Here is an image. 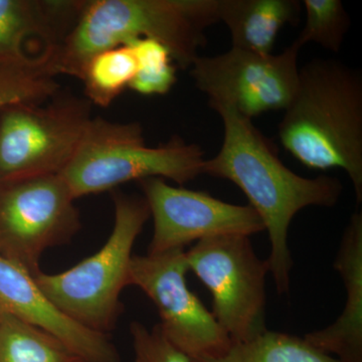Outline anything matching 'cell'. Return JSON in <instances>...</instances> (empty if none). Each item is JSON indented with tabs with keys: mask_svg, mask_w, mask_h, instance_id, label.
I'll list each match as a JSON object with an SVG mask.
<instances>
[{
	"mask_svg": "<svg viewBox=\"0 0 362 362\" xmlns=\"http://www.w3.org/2000/svg\"><path fill=\"white\" fill-rule=\"evenodd\" d=\"M223 124L221 150L204 159L202 173L235 183L246 194L268 233L269 270L280 295L289 294L293 259L288 232L294 216L308 206H337L341 181L328 175L303 177L293 173L251 119L225 105H211Z\"/></svg>",
	"mask_w": 362,
	"mask_h": 362,
	"instance_id": "1",
	"label": "cell"
},
{
	"mask_svg": "<svg viewBox=\"0 0 362 362\" xmlns=\"http://www.w3.org/2000/svg\"><path fill=\"white\" fill-rule=\"evenodd\" d=\"M284 111L278 136L285 150L306 168L344 170L361 204V71L339 59H311Z\"/></svg>",
	"mask_w": 362,
	"mask_h": 362,
	"instance_id": "2",
	"label": "cell"
},
{
	"mask_svg": "<svg viewBox=\"0 0 362 362\" xmlns=\"http://www.w3.org/2000/svg\"><path fill=\"white\" fill-rule=\"evenodd\" d=\"M218 7L220 0H84L54 52L58 75L80 80L94 54L140 39L160 42L178 68L190 69L220 23Z\"/></svg>",
	"mask_w": 362,
	"mask_h": 362,
	"instance_id": "3",
	"label": "cell"
},
{
	"mask_svg": "<svg viewBox=\"0 0 362 362\" xmlns=\"http://www.w3.org/2000/svg\"><path fill=\"white\" fill-rule=\"evenodd\" d=\"M204 161V151L194 143L173 137L166 144L148 147L139 123L93 117L77 151L59 175L77 199L150 177L182 185L202 175Z\"/></svg>",
	"mask_w": 362,
	"mask_h": 362,
	"instance_id": "4",
	"label": "cell"
},
{
	"mask_svg": "<svg viewBox=\"0 0 362 362\" xmlns=\"http://www.w3.org/2000/svg\"><path fill=\"white\" fill-rule=\"evenodd\" d=\"M113 230L96 254L63 273L40 272L35 280L45 296L76 322L107 335L124 312L120 294L130 286L135 240L150 218L144 197L113 192Z\"/></svg>",
	"mask_w": 362,
	"mask_h": 362,
	"instance_id": "5",
	"label": "cell"
},
{
	"mask_svg": "<svg viewBox=\"0 0 362 362\" xmlns=\"http://www.w3.org/2000/svg\"><path fill=\"white\" fill-rule=\"evenodd\" d=\"M92 104L61 93L42 104H16L0 111V183L59 175L88 125Z\"/></svg>",
	"mask_w": 362,
	"mask_h": 362,
	"instance_id": "6",
	"label": "cell"
},
{
	"mask_svg": "<svg viewBox=\"0 0 362 362\" xmlns=\"http://www.w3.org/2000/svg\"><path fill=\"white\" fill-rule=\"evenodd\" d=\"M188 270L211 292L213 315L232 342L266 333L267 259L255 252L247 235H223L199 240L187 252Z\"/></svg>",
	"mask_w": 362,
	"mask_h": 362,
	"instance_id": "7",
	"label": "cell"
},
{
	"mask_svg": "<svg viewBox=\"0 0 362 362\" xmlns=\"http://www.w3.org/2000/svg\"><path fill=\"white\" fill-rule=\"evenodd\" d=\"M75 201L61 175L0 183V256L35 277L42 254L80 230Z\"/></svg>",
	"mask_w": 362,
	"mask_h": 362,
	"instance_id": "8",
	"label": "cell"
},
{
	"mask_svg": "<svg viewBox=\"0 0 362 362\" xmlns=\"http://www.w3.org/2000/svg\"><path fill=\"white\" fill-rule=\"evenodd\" d=\"M301 49L296 42L277 54L230 47L218 56H199L190 76L195 87L209 96V106L225 105L252 120L287 108L298 85Z\"/></svg>",
	"mask_w": 362,
	"mask_h": 362,
	"instance_id": "9",
	"label": "cell"
},
{
	"mask_svg": "<svg viewBox=\"0 0 362 362\" xmlns=\"http://www.w3.org/2000/svg\"><path fill=\"white\" fill-rule=\"evenodd\" d=\"M185 249L133 255L130 285L137 286L153 302L160 317V329L173 346L192 359L216 356L232 345L213 313L187 284Z\"/></svg>",
	"mask_w": 362,
	"mask_h": 362,
	"instance_id": "10",
	"label": "cell"
},
{
	"mask_svg": "<svg viewBox=\"0 0 362 362\" xmlns=\"http://www.w3.org/2000/svg\"><path fill=\"white\" fill-rule=\"evenodd\" d=\"M139 185L153 218L148 254L185 249L190 243L216 235L251 237L265 230L250 204H228L207 192L173 187L160 177L146 178Z\"/></svg>",
	"mask_w": 362,
	"mask_h": 362,
	"instance_id": "11",
	"label": "cell"
},
{
	"mask_svg": "<svg viewBox=\"0 0 362 362\" xmlns=\"http://www.w3.org/2000/svg\"><path fill=\"white\" fill-rule=\"evenodd\" d=\"M0 314L58 338L84 362H120L108 335L88 329L63 313L28 271L0 256Z\"/></svg>",
	"mask_w": 362,
	"mask_h": 362,
	"instance_id": "12",
	"label": "cell"
},
{
	"mask_svg": "<svg viewBox=\"0 0 362 362\" xmlns=\"http://www.w3.org/2000/svg\"><path fill=\"white\" fill-rule=\"evenodd\" d=\"M346 289V304L334 323L303 337L340 362H362V214L356 211L343 232L333 263Z\"/></svg>",
	"mask_w": 362,
	"mask_h": 362,
	"instance_id": "13",
	"label": "cell"
},
{
	"mask_svg": "<svg viewBox=\"0 0 362 362\" xmlns=\"http://www.w3.org/2000/svg\"><path fill=\"white\" fill-rule=\"evenodd\" d=\"M83 1L0 0V58L35 54L25 49L32 39L47 49H58L77 20Z\"/></svg>",
	"mask_w": 362,
	"mask_h": 362,
	"instance_id": "14",
	"label": "cell"
},
{
	"mask_svg": "<svg viewBox=\"0 0 362 362\" xmlns=\"http://www.w3.org/2000/svg\"><path fill=\"white\" fill-rule=\"evenodd\" d=\"M301 6L298 0H220L218 16L233 49L271 54L281 30L299 21Z\"/></svg>",
	"mask_w": 362,
	"mask_h": 362,
	"instance_id": "15",
	"label": "cell"
},
{
	"mask_svg": "<svg viewBox=\"0 0 362 362\" xmlns=\"http://www.w3.org/2000/svg\"><path fill=\"white\" fill-rule=\"evenodd\" d=\"M54 49L0 58V111L16 104H42L61 90Z\"/></svg>",
	"mask_w": 362,
	"mask_h": 362,
	"instance_id": "16",
	"label": "cell"
},
{
	"mask_svg": "<svg viewBox=\"0 0 362 362\" xmlns=\"http://www.w3.org/2000/svg\"><path fill=\"white\" fill-rule=\"evenodd\" d=\"M192 362H340L314 349L304 338L268 330L246 342H232L220 356H202Z\"/></svg>",
	"mask_w": 362,
	"mask_h": 362,
	"instance_id": "17",
	"label": "cell"
},
{
	"mask_svg": "<svg viewBox=\"0 0 362 362\" xmlns=\"http://www.w3.org/2000/svg\"><path fill=\"white\" fill-rule=\"evenodd\" d=\"M0 362H84L58 338L0 314Z\"/></svg>",
	"mask_w": 362,
	"mask_h": 362,
	"instance_id": "18",
	"label": "cell"
},
{
	"mask_svg": "<svg viewBox=\"0 0 362 362\" xmlns=\"http://www.w3.org/2000/svg\"><path fill=\"white\" fill-rule=\"evenodd\" d=\"M137 71V63L129 45H120L94 54L81 76L85 98L92 105L107 107L122 94Z\"/></svg>",
	"mask_w": 362,
	"mask_h": 362,
	"instance_id": "19",
	"label": "cell"
},
{
	"mask_svg": "<svg viewBox=\"0 0 362 362\" xmlns=\"http://www.w3.org/2000/svg\"><path fill=\"white\" fill-rule=\"evenodd\" d=\"M127 45L137 63V71L129 89L143 96L168 94L177 81L176 66L168 49L150 39L136 40Z\"/></svg>",
	"mask_w": 362,
	"mask_h": 362,
	"instance_id": "20",
	"label": "cell"
},
{
	"mask_svg": "<svg viewBox=\"0 0 362 362\" xmlns=\"http://www.w3.org/2000/svg\"><path fill=\"white\" fill-rule=\"evenodd\" d=\"M306 23L295 42L302 47L314 42L339 52L350 28L349 13L340 0H304Z\"/></svg>",
	"mask_w": 362,
	"mask_h": 362,
	"instance_id": "21",
	"label": "cell"
},
{
	"mask_svg": "<svg viewBox=\"0 0 362 362\" xmlns=\"http://www.w3.org/2000/svg\"><path fill=\"white\" fill-rule=\"evenodd\" d=\"M134 362H192L180 349L166 339L159 324L148 329L142 323L134 321L130 324Z\"/></svg>",
	"mask_w": 362,
	"mask_h": 362,
	"instance_id": "22",
	"label": "cell"
}]
</instances>
